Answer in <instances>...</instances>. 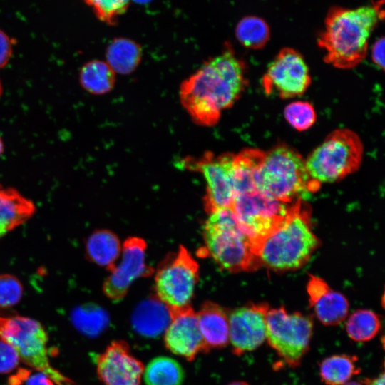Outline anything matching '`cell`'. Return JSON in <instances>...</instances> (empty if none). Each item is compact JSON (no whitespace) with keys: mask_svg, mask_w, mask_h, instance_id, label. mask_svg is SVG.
I'll list each match as a JSON object with an SVG mask.
<instances>
[{"mask_svg":"<svg viewBox=\"0 0 385 385\" xmlns=\"http://www.w3.org/2000/svg\"><path fill=\"white\" fill-rule=\"evenodd\" d=\"M310 83L306 61L298 51L291 48L279 51L262 78V86L267 95L284 99L302 96Z\"/></svg>","mask_w":385,"mask_h":385,"instance_id":"7c38bea8","label":"cell"},{"mask_svg":"<svg viewBox=\"0 0 385 385\" xmlns=\"http://www.w3.org/2000/svg\"><path fill=\"white\" fill-rule=\"evenodd\" d=\"M80 82L83 88L91 93L105 94L115 85V72L106 61H91L81 68Z\"/></svg>","mask_w":385,"mask_h":385,"instance_id":"cb8c5ba5","label":"cell"},{"mask_svg":"<svg viewBox=\"0 0 385 385\" xmlns=\"http://www.w3.org/2000/svg\"><path fill=\"white\" fill-rule=\"evenodd\" d=\"M235 36L243 46L250 49H260L268 42L270 30L263 19L256 16H247L237 24Z\"/></svg>","mask_w":385,"mask_h":385,"instance_id":"484cf974","label":"cell"},{"mask_svg":"<svg viewBox=\"0 0 385 385\" xmlns=\"http://www.w3.org/2000/svg\"><path fill=\"white\" fill-rule=\"evenodd\" d=\"M138 1H146V0H138Z\"/></svg>","mask_w":385,"mask_h":385,"instance_id":"60d3db41","label":"cell"},{"mask_svg":"<svg viewBox=\"0 0 385 385\" xmlns=\"http://www.w3.org/2000/svg\"><path fill=\"white\" fill-rule=\"evenodd\" d=\"M381 322L379 316L368 309H359L351 314L346 323L349 337L356 342H366L379 332Z\"/></svg>","mask_w":385,"mask_h":385,"instance_id":"83f0119b","label":"cell"},{"mask_svg":"<svg viewBox=\"0 0 385 385\" xmlns=\"http://www.w3.org/2000/svg\"><path fill=\"white\" fill-rule=\"evenodd\" d=\"M145 250L146 242L142 238L130 237L125 240L121 260L109 271L103 284V292L108 299L114 302L122 299L136 279L152 272L145 264Z\"/></svg>","mask_w":385,"mask_h":385,"instance_id":"4fadbf2b","label":"cell"},{"mask_svg":"<svg viewBox=\"0 0 385 385\" xmlns=\"http://www.w3.org/2000/svg\"><path fill=\"white\" fill-rule=\"evenodd\" d=\"M384 0L355 9L334 6L328 11L318 44L324 61L340 69H350L366 57L369 38L384 19Z\"/></svg>","mask_w":385,"mask_h":385,"instance_id":"7a4b0ae2","label":"cell"},{"mask_svg":"<svg viewBox=\"0 0 385 385\" xmlns=\"http://www.w3.org/2000/svg\"><path fill=\"white\" fill-rule=\"evenodd\" d=\"M26 385H56L55 383L43 373L37 371L30 376L26 382Z\"/></svg>","mask_w":385,"mask_h":385,"instance_id":"e575fe53","label":"cell"},{"mask_svg":"<svg viewBox=\"0 0 385 385\" xmlns=\"http://www.w3.org/2000/svg\"><path fill=\"white\" fill-rule=\"evenodd\" d=\"M307 291L310 306L322 324L337 325L346 319L349 312L346 298L333 290L322 279L309 275Z\"/></svg>","mask_w":385,"mask_h":385,"instance_id":"e0dca14e","label":"cell"},{"mask_svg":"<svg viewBox=\"0 0 385 385\" xmlns=\"http://www.w3.org/2000/svg\"><path fill=\"white\" fill-rule=\"evenodd\" d=\"M363 144L359 135L347 128L330 133L305 159L311 178L321 184L334 183L355 172L363 157Z\"/></svg>","mask_w":385,"mask_h":385,"instance_id":"52a82bcc","label":"cell"},{"mask_svg":"<svg viewBox=\"0 0 385 385\" xmlns=\"http://www.w3.org/2000/svg\"><path fill=\"white\" fill-rule=\"evenodd\" d=\"M143 375L146 385H181L185 374L176 360L158 356L149 362Z\"/></svg>","mask_w":385,"mask_h":385,"instance_id":"d4e9b609","label":"cell"},{"mask_svg":"<svg viewBox=\"0 0 385 385\" xmlns=\"http://www.w3.org/2000/svg\"><path fill=\"white\" fill-rule=\"evenodd\" d=\"M85 252L89 261L110 271L116 264L121 252L120 242L112 231L97 230L87 237Z\"/></svg>","mask_w":385,"mask_h":385,"instance_id":"44dd1931","label":"cell"},{"mask_svg":"<svg viewBox=\"0 0 385 385\" xmlns=\"http://www.w3.org/2000/svg\"><path fill=\"white\" fill-rule=\"evenodd\" d=\"M101 21L116 25L118 18L128 9L130 0H84Z\"/></svg>","mask_w":385,"mask_h":385,"instance_id":"f546056e","label":"cell"},{"mask_svg":"<svg viewBox=\"0 0 385 385\" xmlns=\"http://www.w3.org/2000/svg\"><path fill=\"white\" fill-rule=\"evenodd\" d=\"M36 211L31 200L16 189L0 184V240L29 220Z\"/></svg>","mask_w":385,"mask_h":385,"instance_id":"ac0fdd59","label":"cell"},{"mask_svg":"<svg viewBox=\"0 0 385 385\" xmlns=\"http://www.w3.org/2000/svg\"><path fill=\"white\" fill-rule=\"evenodd\" d=\"M71 320L81 333L95 337L108 326L109 317L101 307L88 304L76 307L71 314Z\"/></svg>","mask_w":385,"mask_h":385,"instance_id":"4316f807","label":"cell"},{"mask_svg":"<svg viewBox=\"0 0 385 385\" xmlns=\"http://www.w3.org/2000/svg\"><path fill=\"white\" fill-rule=\"evenodd\" d=\"M198 278L197 262L185 247L180 246L158 268L155 276L156 297L170 310L189 307Z\"/></svg>","mask_w":385,"mask_h":385,"instance_id":"9c48e42d","label":"cell"},{"mask_svg":"<svg viewBox=\"0 0 385 385\" xmlns=\"http://www.w3.org/2000/svg\"><path fill=\"white\" fill-rule=\"evenodd\" d=\"M255 182L258 190L285 204L303 200L320 186L309 176L305 159L284 143L265 152Z\"/></svg>","mask_w":385,"mask_h":385,"instance_id":"277c9868","label":"cell"},{"mask_svg":"<svg viewBox=\"0 0 385 385\" xmlns=\"http://www.w3.org/2000/svg\"><path fill=\"white\" fill-rule=\"evenodd\" d=\"M361 371L357 357L337 354L324 359L320 364L319 375L327 385H343Z\"/></svg>","mask_w":385,"mask_h":385,"instance_id":"603a6c76","label":"cell"},{"mask_svg":"<svg viewBox=\"0 0 385 385\" xmlns=\"http://www.w3.org/2000/svg\"><path fill=\"white\" fill-rule=\"evenodd\" d=\"M198 325L207 347L222 348L229 343V317L226 311L212 302H205L196 313Z\"/></svg>","mask_w":385,"mask_h":385,"instance_id":"ffe728a7","label":"cell"},{"mask_svg":"<svg viewBox=\"0 0 385 385\" xmlns=\"http://www.w3.org/2000/svg\"><path fill=\"white\" fill-rule=\"evenodd\" d=\"M23 295L24 286L16 276L0 274V308L11 309L20 302Z\"/></svg>","mask_w":385,"mask_h":385,"instance_id":"4dcf8cb0","label":"cell"},{"mask_svg":"<svg viewBox=\"0 0 385 385\" xmlns=\"http://www.w3.org/2000/svg\"><path fill=\"white\" fill-rule=\"evenodd\" d=\"M20 362V357L14 347L0 339V374L12 372Z\"/></svg>","mask_w":385,"mask_h":385,"instance_id":"1f68e13d","label":"cell"},{"mask_svg":"<svg viewBox=\"0 0 385 385\" xmlns=\"http://www.w3.org/2000/svg\"><path fill=\"white\" fill-rule=\"evenodd\" d=\"M289 206L256 188L236 194L230 208L254 246L282 222Z\"/></svg>","mask_w":385,"mask_h":385,"instance_id":"8fae6325","label":"cell"},{"mask_svg":"<svg viewBox=\"0 0 385 385\" xmlns=\"http://www.w3.org/2000/svg\"><path fill=\"white\" fill-rule=\"evenodd\" d=\"M247 84L245 64L225 43L220 54L208 58L180 86L182 106L197 125H216L223 110L240 98Z\"/></svg>","mask_w":385,"mask_h":385,"instance_id":"6da1fadb","label":"cell"},{"mask_svg":"<svg viewBox=\"0 0 385 385\" xmlns=\"http://www.w3.org/2000/svg\"><path fill=\"white\" fill-rule=\"evenodd\" d=\"M143 52L140 46L132 39L119 37L114 38L108 46L106 63L115 73L127 75L139 66Z\"/></svg>","mask_w":385,"mask_h":385,"instance_id":"7402d4cb","label":"cell"},{"mask_svg":"<svg viewBox=\"0 0 385 385\" xmlns=\"http://www.w3.org/2000/svg\"><path fill=\"white\" fill-rule=\"evenodd\" d=\"M234 155L206 151L197 157L183 158L178 163L181 168L203 175L206 182L203 205L208 214L230 208L232 205L235 196Z\"/></svg>","mask_w":385,"mask_h":385,"instance_id":"30bf717a","label":"cell"},{"mask_svg":"<svg viewBox=\"0 0 385 385\" xmlns=\"http://www.w3.org/2000/svg\"><path fill=\"white\" fill-rule=\"evenodd\" d=\"M371 59L374 64L381 68L384 69V37L378 38L371 47Z\"/></svg>","mask_w":385,"mask_h":385,"instance_id":"836d02e7","label":"cell"},{"mask_svg":"<svg viewBox=\"0 0 385 385\" xmlns=\"http://www.w3.org/2000/svg\"><path fill=\"white\" fill-rule=\"evenodd\" d=\"M343 385H364L361 381V382H356V381H348L347 383L343 384Z\"/></svg>","mask_w":385,"mask_h":385,"instance_id":"74e56055","label":"cell"},{"mask_svg":"<svg viewBox=\"0 0 385 385\" xmlns=\"http://www.w3.org/2000/svg\"><path fill=\"white\" fill-rule=\"evenodd\" d=\"M228 385H250V384L245 381H238L232 382Z\"/></svg>","mask_w":385,"mask_h":385,"instance_id":"8d00e7d4","label":"cell"},{"mask_svg":"<svg viewBox=\"0 0 385 385\" xmlns=\"http://www.w3.org/2000/svg\"><path fill=\"white\" fill-rule=\"evenodd\" d=\"M170 312V322L164 332L165 345L169 351L190 361L200 352L210 351L191 306Z\"/></svg>","mask_w":385,"mask_h":385,"instance_id":"2e32d148","label":"cell"},{"mask_svg":"<svg viewBox=\"0 0 385 385\" xmlns=\"http://www.w3.org/2000/svg\"><path fill=\"white\" fill-rule=\"evenodd\" d=\"M384 373L381 372L374 379H365L361 382L364 385H384Z\"/></svg>","mask_w":385,"mask_h":385,"instance_id":"d590c367","label":"cell"},{"mask_svg":"<svg viewBox=\"0 0 385 385\" xmlns=\"http://www.w3.org/2000/svg\"><path fill=\"white\" fill-rule=\"evenodd\" d=\"M2 152H3V143L0 138V155L1 154Z\"/></svg>","mask_w":385,"mask_h":385,"instance_id":"f35d334b","label":"cell"},{"mask_svg":"<svg viewBox=\"0 0 385 385\" xmlns=\"http://www.w3.org/2000/svg\"><path fill=\"white\" fill-rule=\"evenodd\" d=\"M269 306L251 304L232 311L229 317V342L235 355L259 347L266 339V314Z\"/></svg>","mask_w":385,"mask_h":385,"instance_id":"9a60e30c","label":"cell"},{"mask_svg":"<svg viewBox=\"0 0 385 385\" xmlns=\"http://www.w3.org/2000/svg\"><path fill=\"white\" fill-rule=\"evenodd\" d=\"M312 330V319L299 312L288 313L284 307L267 312L266 339L291 367L299 366L308 351Z\"/></svg>","mask_w":385,"mask_h":385,"instance_id":"ba28073f","label":"cell"},{"mask_svg":"<svg viewBox=\"0 0 385 385\" xmlns=\"http://www.w3.org/2000/svg\"><path fill=\"white\" fill-rule=\"evenodd\" d=\"M13 40L0 29V68L9 61L12 53Z\"/></svg>","mask_w":385,"mask_h":385,"instance_id":"d6a6232c","label":"cell"},{"mask_svg":"<svg viewBox=\"0 0 385 385\" xmlns=\"http://www.w3.org/2000/svg\"><path fill=\"white\" fill-rule=\"evenodd\" d=\"M1 93V84H0V94Z\"/></svg>","mask_w":385,"mask_h":385,"instance_id":"ab89813d","label":"cell"},{"mask_svg":"<svg viewBox=\"0 0 385 385\" xmlns=\"http://www.w3.org/2000/svg\"><path fill=\"white\" fill-rule=\"evenodd\" d=\"M170 319L169 308L157 297H151L135 307L131 316V324L139 334L156 337L165 332Z\"/></svg>","mask_w":385,"mask_h":385,"instance_id":"d6986e66","label":"cell"},{"mask_svg":"<svg viewBox=\"0 0 385 385\" xmlns=\"http://www.w3.org/2000/svg\"><path fill=\"white\" fill-rule=\"evenodd\" d=\"M0 339L14 347L21 362L43 373L56 385H74L51 364L48 336L38 320L0 308Z\"/></svg>","mask_w":385,"mask_h":385,"instance_id":"8992f818","label":"cell"},{"mask_svg":"<svg viewBox=\"0 0 385 385\" xmlns=\"http://www.w3.org/2000/svg\"><path fill=\"white\" fill-rule=\"evenodd\" d=\"M319 245L311 227L303 200L290 205L282 222L257 242L253 250L261 265L275 270H295L303 266Z\"/></svg>","mask_w":385,"mask_h":385,"instance_id":"3957f363","label":"cell"},{"mask_svg":"<svg viewBox=\"0 0 385 385\" xmlns=\"http://www.w3.org/2000/svg\"><path fill=\"white\" fill-rule=\"evenodd\" d=\"M284 116L288 123L299 131L310 128L317 119L313 106L303 101H296L289 103L284 108Z\"/></svg>","mask_w":385,"mask_h":385,"instance_id":"f1b7e54d","label":"cell"},{"mask_svg":"<svg viewBox=\"0 0 385 385\" xmlns=\"http://www.w3.org/2000/svg\"><path fill=\"white\" fill-rule=\"evenodd\" d=\"M207 255L222 269L231 272L255 270L261 262L250 237L242 229L230 208L209 214L202 227Z\"/></svg>","mask_w":385,"mask_h":385,"instance_id":"5b68a950","label":"cell"},{"mask_svg":"<svg viewBox=\"0 0 385 385\" xmlns=\"http://www.w3.org/2000/svg\"><path fill=\"white\" fill-rule=\"evenodd\" d=\"M143 363L124 341L112 342L96 359V371L104 385H140Z\"/></svg>","mask_w":385,"mask_h":385,"instance_id":"5bb4252c","label":"cell"}]
</instances>
